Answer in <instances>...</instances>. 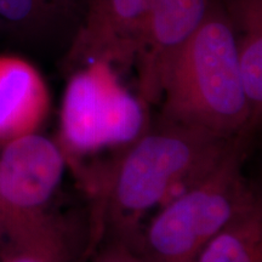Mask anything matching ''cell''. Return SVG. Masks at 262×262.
<instances>
[{"label":"cell","instance_id":"1","mask_svg":"<svg viewBox=\"0 0 262 262\" xmlns=\"http://www.w3.org/2000/svg\"><path fill=\"white\" fill-rule=\"evenodd\" d=\"M245 136L222 137L162 118L149 123L108 170L86 255L104 235L133 243L152 209L206 175Z\"/></svg>","mask_w":262,"mask_h":262},{"label":"cell","instance_id":"2","mask_svg":"<svg viewBox=\"0 0 262 262\" xmlns=\"http://www.w3.org/2000/svg\"><path fill=\"white\" fill-rule=\"evenodd\" d=\"M159 118L222 137L250 135L237 41L221 0L164 71Z\"/></svg>","mask_w":262,"mask_h":262},{"label":"cell","instance_id":"3","mask_svg":"<svg viewBox=\"0 0 262 262\" xmlns=\"http://www.w3.org/2000/svg\"><path fill=\"white\" fill-rule=\"evenodd\" d=\"M245 136L214 169L162 205L129 244L146 262H194L212 238L260 196L243 165Z\"/></svg>","mask_w":262,"mask_h":262},{"label":"cell","instance_id":"4","mask_svg":"<svg viewBox=\"0 0 262 262\" xmlns=\"http://www.w3.org/2000/svg\"><path fill=\"white\" fill-rule=\"evenodd\" d=\"M147 108L148 104L123 84L110 61L78 66L62 96L58 146L67 162L73 156L124 148L148 126Z\"/></svg>","mask_w":262,"mask_h":262},{"label":"cell","instance_id":"5","mask_svg":"<svg viewBox=\"0 0 262 262\" xmlns=\"http://www.w3.org/2000/svg\"><path fill=\"white\" fill-rule=\"evenodd\" d=\"M67 165L57 141L39 133L0 146V244L50 212Z\"/></svg>","mask_w":262,"mask_h":262},{"label":"cell","instance_id":"6","mask_svg":"<svg viewBox=\"0 0 262 262\" xmlns=\"http://www.w3.org/2000/svg\"><path fill=\"white\" fill-rule=\"evenodd\" d=\"M146 21V0H88L70 52L73 68L94 60L134 64L143 45Z\"/></svg>","mask_w":262,"mask_h":262},{"label":"cell","instance_id":"7","mask_svg":"<svg viewBox=\"0 0 262 262\" xmlns=\"http://www.w3.org/2000/svg\"><path fill=\"white\" fill-rule=\"evenodd\" d=\"M211 3L212 0H146L145 39L135 64L139 96L147 104L159 103L166 66L202 24Z\"/></svg>","mask_w":262,"mask_h":262},{"label":"cell","instance_id":"8","mask_svg":"<svg viewBox=\"0 0 262 262\" xmlns=\"http://www.w3.org/2000/svg\"><path fill=\"white\" fill-rule=\"evenodd\" d=\"M50 108L41 72L24 57L0 54V146L39 133Z\"/></svg>","mask_w":262,"mask_h":262},{"label":"cell","instance_id":"9","mask_svg":"<svg viewBox=\"0 0 262 262\" xmlns=\"http://www.w3.org/2000/svg\"><path fill=\"white\" fill-rule=\"evenodd\" d=\"M89 241L71 217L50 211L34 227L0 244V262H74L86 254Z\"/></svg>","mask_w":262,"mask_h":262},{"label":"cell","instance_id":"10","mask_svg":"<svg viewBox=\"0 0 262 262\" xmlns=\"http://www.w3.org/2000/svg\"><path fill=\"white\" fill-rule=\"evenodd\" d=\"M235 35L242 81L255 129L262 116V0H221Z\"/></svg>","mask_w":262,"mask_h":262},{"label":"cell","instance_id":"11","mask_svg":"<svg viewBox=\"0 0 262 262\" xmlns=\"http://www.w3.org/2000/svg\"><path fill=\"white\" fill-rule=\"evenodd\" d=\"M194 262H262L261 198L219 232Z\"/></svg>","mask_w":262,"mask_h":262},{"label":"cell","instance_id":"12","mask_svg":"<svg viewBox=\"0 0 262 262\" xmlns=\"http://www.w3.org/2000/svg\"><path fill=\"white\" fill-rule=\"evenodd\" d=\"M0 18L6 31L29 40L50 37L74 18L50 0H0Z\"/></svg>","mask_w":262,"mask_h":262},{"label":"cell","instance_id":"13","mask_svg":"<svg viewBox=\"0 0 262 262\" xmlns=\"http://www.w3.org/2000/svg\"><path fill=\"white\" fill-rule=\"evenodd\" d=\"M93 262H146L125 242L106 237L103 247L95 255Z\"/></svg>","mask_w":262,"mask_h":262},{"label":"cell","instance_id":"14","mask_svg":"<svg viewBox=\"0 0 262 262\" xmlns=\"http://www.w3.org/2000/svg\"><path fill=\"white\" fill-rule=\"evenodd\" d=\"M4 31H6V26L4 22H3V19L0 18V33H3Z\"/></svg>","mask_w":262,"mask_h":262}]
</instances>
